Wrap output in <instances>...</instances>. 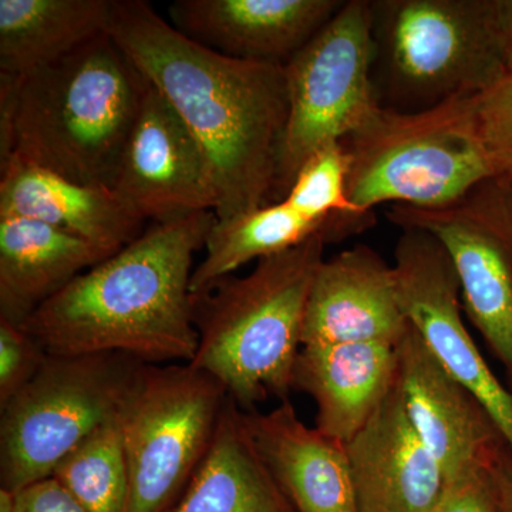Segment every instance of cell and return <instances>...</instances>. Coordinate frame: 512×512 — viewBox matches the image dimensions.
<instances>
[{
    "mask_svg": "<svg viewBox=\"0 0 512 512\" xmlns=\"http://www.w3.org/2000/svg\"><path fill=\"white\" fill-rule=\"evenodd\" d=\"M409 328L393 265L365 244L323 259L313 278L302 348L355 342L399 343Z\"/></svg>",
    "mask_w": 512,
    "mask_h": 512,
    "instance_id": "cell-15",
    "label": "cell"
},
{
    "mask_svg": "<svg viewBox=\"0 0 512 512\" xmlns=\"http://www.w3.org/2000/svg\"><path fill=\"white\" fill-rule=\"evenodd\" d=\"M396 384L406 412L448 483L490 470L507 444L480 400L433 356L409 323L397 343Z\"/></svg>",
    "mask_w": 512,
    "mask_h": 512,
    "instance_id": "cell-13",
    "label": "cell"
},
{
    "mask_svg": "<svg viewBox=\"0 0 512 512\" xmlns=\"http://www.w3.org/2000/svg\"><path fill=\"white\" fill-rule=\"evenodd\" d=\"M376 52L400 100L430 109L510 74L497 0L372 2Z\"/></svg>",
    "mask_w": 512,
    "mask_h": 512,
    "instance_id": "cell-6",
    "label": "cell"
},
{
    "mask_svg": "<svg viewBox=\"0 0 512 512\" xmlns=\"http://www.w3.org/2000/svg\"><path fill=\"white\" fill-rule=\"evenodd\" d=\"M498 20L503 35L508 70L512 73V0H497Z\"/></svg>",
    "mask_w": 512,
    "mask_h": 512,
    "instance_id": "cell-31",
    "label": "cell"
},
{
    "mask_svg": "<svg viewBox=\"0 0 512 512\" xmlns=\"http://www.w3.org/2000/svg\"><path fill=\"white\" fill-rule=\"evenodd\" d=\"M143 362L123 353L49 355L2 410L0 483L18 493L119 413Z\"/></svg>",
    "mask_w": 512,
    "mask_h": 512,
    "instance_id": "cell-7",
    "label": "cell"
},
{
    "mask_svg": "<svg viewBox=\"0 0 512 512\" xmlns=\"http://www.w3.org/2000/svg\"><path fill=\"white\" fill-rule=\"evenodd\" d=\"M431 512H503L493 468L478 471L451 484Z\"/></svg>",
    "mask_w": 512,
    "mask_h": 512,
    "instance_id": "cell-28",
    "label": "cell"
},
{
    "mask_svg": "<svg viewBox=\"0 0 512 512\" xmlns=\"http://www.w3.org/2000/svg\"><path fill=\"white\" fill-rule=\"evenodd\" d=\"M471 123L494 178H512V73L468 97Z\"/></svg>",
    "mask_w": 512,
    "mask_h": 512,
    "instance_id": "cell-26",
    "label": "cell"
},
{
    "mask_svg": "<svg viewBox=\"0 0 512 512\" xmlns=\"http://www.w3.org/2000/svg\"><path fill=\"white\" fill-rule=\"evenodd\" d=\"M493 477L503 512H512V453L508 447L495 461Z\"/></svg>",
    "mask_w": 512,
    "mask_h": 512,
    "instance_id": "cell-30",
    "label": "cell"
},
{
    "mask_svg": "<svg viewBox=\"0 0 512 512\" xmlns=\"http://www.w3.org/2000/svg\"><path fill=\"white\" fill-rule=\"evenodd\" d=\"M505 184H507L508 197H510V204L512 210V180L511 178H505Z\"/></svg>",
    "mask_w": 512,
    "mask_h": 512,
    "instance_id": "cell-32",
    "label": "cell"
},
{
    "mask_svg": "<svg viewBox=\"0 0 512 512\" xmlns=\"http://www.w3.org/2000/svg\"><path fill=\"white\" fill-rule=\"evenodd\" d=\"M330 241L318 232L259 259L247 276H227L192 295L198 346L190 363L214 376L244 412L268 399L288 400L306 302Z\"/></svg>",
    "mask_w": 512,
    "mask_h": 512,
    "instance_id": "cell-4",
    "label": "cell"
},
{
    "mask_svg": "<svg viewBox=\"0 0 512 512\" xmlns=\"http://www.w3.org/2000/svg\"><path fill=\"white\" fill-rule=\"evenodd\" d=\"M15 494L13 512H87L53 477L29 485Z\"/></svg>",
    "mask_w": 512,
    "mask_h": 512,
    "instance_id": "cell-29",
    "label": "cell"
},
{
    "mask_svg": "<svg viewBox=\"0 0 512 512\" xmlns=\"http://www.w3.org/2000/svg\"><path fill=\"white\" fill-rule=\"evenodd\" d=\"M468 97L419 111L380 106L343 141L349 200L360 215L369 217L386 202L444 207L495 180L474 133Z\"/></svg>",
    "mask_w": 512,
    "mask_h": 512,
    "instance_id": "cell-5",
    "label": "cell"
},
{
    "mask_svg": "<svg viewBox=\"0 0 512 512\" xmlns=\"http://www.w3.org/2000/svg\"><path fill=\"white\" fill-rule=\"evenodd\" d=\"M148 82L109 32L25 74H0V163L113 188Z\"/></svg>",
    "mask_w": 512,
    "mask_h": 512,
    "instance_id": "cell-3",
    "label": "cell"
},
{
    "mask_svg": "<svg viewBox=\"0 0 512 512\" xmlns=\"http://www.w3.org/2000/svg\"><path fill=\"white\" fill-rule=\"evenodd\" d=\"M402 231L393 271L404 316L440 365L480 400L512 453V393L494 375L464 325L453 261L430 232Z\"/></svg>",
    "mask_w": 512,
    "mask_h": 512,
    "instance_id": "cell-11",
    "label": "cell"
},
{
    "mask_svg": "<svg viewBox=\"0 0 512 512\" xmlns=\"http://www.w3.org/2000/svg\"><path fill=\"white\" fill-rule=\"evenodd\" d=\"M511 180H512V178H511Z\"/></svg>",
    "mask_w": 512,
    "mask_h": 512,
    "instance_id": "cell-33",
    "label": "cell"
},
{
    "mask_svg": "<svg viewBox=\"0 0 512 512\" xmlns=\"http://www.w3.org/2000/svg\"><path fill=\"white\" fill-rule=\"evenodd\" d=\"M107 32L200 143L217 184V220L274 201L288 120L285 66L208 49L144 0H113Z\"/></svg>",
    "mask_w": 512,
    "mask_h": 512,
    "instance_id": "cell-1",
    "label": "cell"
},
{
    "mask_svg": "<svg viewBox=\"0 0 512 512\" xmlns=\"http://www.w3.org/2000/svg\"><path fill=\"white\" fill-rule=\"evenodd\" d=\"M318 232L335 239L328 229L306 220L285 200L269 202L229 220H217L205 242L204 259L192 272L191 293L207 291L242 265L288 251Z\"/></svg>",
    "mask_w": 512,
    "mask_h": 512,
    "instance_id": "cell-23",
    "label": "cell"
},
{
    "mask_svg": "<svg viewBox=\"0 0 512 512\" xmlns=\"http://www.w3.org/2000/svg\"><path fill=\"white\" fill-rule=\"evenodd\" d=\"M372 2L350 0L285 64L288 120L279 153L274 201L320 148L343 143L379 110Z\"/></svg>",
    "mask_w": 512,
    "mask_h": 512,
    "instance_id": "cell-9",
    "label": "cell"
},
{
    "mask_svg": "<svg viewBox=\"0 0 512 512\" xmlns=\"http://www.w3.org/2000/svg\"><path fill=\"white\" fill-rule=\"evenodd\" d=\"M52 477L87 512H127L130 476L119 417L70 451Z\"/></svg>",
    "mask_w": 512,
    "mask_h": 512,
    "instance_id": "cell-24",
    "label": "cell"
},
{
    "mask_svg": "<svg viewBox=\"0 0 512 512\" xmlns=\"http://www.w3.org/2000/svg\"><path fill=\"white\" fill-rule=\"evenodd\" d=\"M113 188L144 221L154 224L217 210L210 161L150 83Z\"/></svg>",
    "mask_w": 512,
    "mask_h": 512,
    "instance_id": "cell-12",
    "label": "cell"
},
{
    "mask_svg": "<svg viewBox=\"0 0 512 512\" xmlns=\"http://www.w3.org/2000/svg\"><path fill=\"white\" fill-rule=\"evenodd\" d=\"M109 258L46 222L0 218V318L22 326L87 269Z\"/></svg>",
    "mask_w": 512,
    "mask_h": 512,
    "instance_id": "cell-20",
    "label": "cell"
},
{
    "mask_svg": "<svg viewBox=\"0 0 512 512\" xmlns=\"http://www.w3.org/2000/svg\"><path fill=\"white\" fill-rule=\"evenodd\" d=\"M217 221L160 222L43 303L22 328L49 355L123 353L147 365L190 363L198 346L194 255Z\"/></svg>",
    "mask_w": 512,
    "mask_h": 512,
    "instance_id": "cell-2",
    "label": "cell"
},
{
    "mask_svg": "<svg viewBox=\"0 0 512 512\" xmlns=\"http://www.w3.org/2000/svg\"><path fill=\"white\" fill-rule=\"evenodd\" d=\"M339 0H177L171 25L234 59L285 66L342 8Z\"/></svg>",
    "mask_w": 512,
    "mask_h": 512,
    "instance_id": "cell-16",
    "label": "cell"
},
{
    "mask_svg": "<svg viewBox=\"0 0 512 512\" xmlns=\"http://www.w3.org/2000/svg\"><path fill=\"white\" fill-rule=\"evenodd\" d=\"M245 426L295 512H359L345 444L309 427L288 400L244 412Z\"/></svg>",
    "mask_w": 512,
    "mask_h": 512,
    "instance_id": "cell-17",
    "label": "cell"
},
{
    "mask_svg": "<svg viewBox=\"0 0 512 512\" xmlns=\"http://www.w3.org/2000/svg\"><path fill=\"white\" fill-rule=\"evenodd\" d=\"M396 372V343L306 346L296 360L293 389L318 406L316 427L348 444L393 389Z\"/></svg>",
    "mask_w": 512,
    "mask_h": 512,
    "instance_id": "cell-19",
    "label": "cell"
},
{
    "mask_svg": "<svg viewBox=\"0 0 512 512\" xmlns=\"http://www.w3.org/2000/svg\"><path fill=\"white\" fill-rule=\"evenodd\" d=\"M168 512H295L256 451L244 410L231 397L207 456Z\"/></svg>",
    "mask_w": 512,
    "mask_h": 512,
    "instance_id": "cell-21",
    "label": "cell"
},
{
    "mask_svg": "<svg viewBox=\"0 0 512 512\" xmlns=\"http://www.w3.org/2000/svg\"><path fill=\"white\" fill-rule=\"evenodd\" d=\"M349 167L345 144L320 148L302 165L284 198L293 210L328 229L335 239L362 228L367 218L349 200Z\"/></svg>",
    "mask_w": 512,
    "mask_h": 512,
    "instance_id": "cell-25",
    "label": "cell"
},
{
    "mask_svg": "<svg viewBox=\"0 0 512 512\" xmlns=\"http://www.w3.org/2000/svg\"><path fill=\"white\" fill-rule=\"evenodd\" d=\"M0 177V218L46 222L109 256L146 231V221L114 188L74 183L15 157L0 163Z\"/></svg>",
    "mask_w": 512,
    "mask_h": 512,
    "instance_id": "cell-18",
    "label": "cell"
},
{
    "mask_svg": "<svg viewBox=\"0 0 512 512\" xmlns=\"http://www.w3.org/2000/svg\"><path fill=\"white\" fill-rule=\"evenodd\" d=\"M389 220L439 239L453 261L473 325L512 376V210L504 180L444 207L393 205Z\"/></svg>",
    "mask_w": 512,
    "mask_h": 512,
    "instance_id": "cell-10",
    "label": "cell"
},
{
    "mask_svg": "<svg viewBox=\"0 0 512 512\" xmlns=\"http://www.w3.org/2000/svg\"><path fill=\"white\" fill-rule=\"evenodd\" d=\"M113 0H0V74L25 76L109 29Z\"/></svg>",
    "mask_w": 512,
    "mask_h": 512,
    "instance_id": "cell-22",
    "label": "cell"
},
{
    "mask_svg": "<svg viewBox=\"0 0 512 512\" xmlns=\"http://www.w3.org/2000/svg\"><path fill=\"white\" fill-rule=\"evenodd\" d=\"M228 393L191 363L147 365L121 404L130 494L127 512H168L207 456Z\"/></svg>",
    "mask_w": 512,
    "mask_h": 512,
    "instance_id": "cell-8",
    "label": "cell"
},
{
    "mask_svg": "<svg viewBox=\"0 0 512 512\" xmlns=\"http://www.w3.org/2000/svg\"><path fill=\"white\" fill-rule=\"evenodd\" d=\"M47 356L28 330L0 318V407L37 375Z\"/></svg>",
    "mask_w": 512,
    "mask_h": 512,
    "instance_id": "cell-27",
    "label": "cell"
},
{
    "mask_svg": "<svg viewBox=\"0 0 512 512\" xmlns=\"http://www.w3.org/2000/svg\"><path fill=\"white\" fill-rule=\"evenodd\" d=\"M345 446L359 512H431L450 487L413 426L396 382Z\"/></svg>",
    "mask_w": 512,
    "mask_h": 512,
    "instance_id": "cell-14",
    "label": "cell"
}]
</instances>
